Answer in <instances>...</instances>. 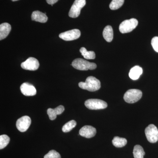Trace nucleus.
<instances>
[{"mask_svg": "<svg viewBox=\"0 0 158 158\" xmlns=\"http://www.w3.org/2000/svg\"><path fill=\"white\" fill-rule=\"evenodd\" d=\"M78 85L81 89L93 92L101 88V82L95 77L90 76L86 79L85 82H80Z\"/></svg>", "mask_w": 158, "mask_h": 158, "instance_id": "nucleus-1", "label": "nucleus"}, {"mask_svg": "<svg viewBox=\"0 0 158 158\" xmlns=\"http://www.w3.org/2000/svg\"><path fill=\"white\" fill-rule=\"evenodd\" d=\"M72 65L76 69L80 70H93L97 67L95 63L88 62L82 59H75L72 62Z\"/></svg>", "mask_w": 158, "mask_h": 158, "instance_id": "nucleus-2", "label": "nucleus"}, {"mask_svg": "<svg viewBox=\"0 0 158 158\" xmlns=\"http://www.w3.org/2000/svg\"><path fill=\"white\" fill-rule=\"evenodd\" d=\"M142 96V92L138 89H132L128 90L125 93L123 98L128 103H134L138 101Z\"/></svg>", "mask_w": 158, "mask_h": 158, "instance_id": "nucleus-3", "label": "nucleus"}, {"mask_svg": "<svg viewBox=\"0 0 158 158\" xmlns=\"http://www.w3.org/2000/svg\"><path fill=\"white\" fill-rule=\"evenodd\" d=\"M138 25V21L136 19L125 20L119 25V31L122 34L130 33Z\"/></svg>", "mask_w": 158, "mask_h": 158, "instance_id": "nucleus-4", "label": "nucleus"}, {"mask_svg": "<svg viewBox=\"0 0 158 158\" xmlns=\"http://www.w3.org/2000/svg\"><path fill=\"white\" fill-rule=\"evenodd\" d=\"M85 106L89 110H98L106 109L108 105L106 102L98 99H90L85 102Z\"/></svg>", "mask_w": 158, "mask_h": 158, "instance_id": "nucleus-5", "label": "nucleus"}, {"mask_svg": "<svg viewBox=\"0 0 158 158\" xmlns=\"http://www.w3.org/2000/svg\"><path fill=\"white\" fill-rule=\"evenodd\" d=\"M86 0H75L69 13V17L76 18L78 17L82 8L86 5Z\"/></svg>", "mask_w": 158, "mask_h": 158, "instance_id": "nucleus-6", "label": "nucleus"}, {"mask_svg": "<svg viewBox=\"0 0 158 158\" xmlns=\"http://www.w3.org/2000/svg\"><path fill=\"white\" fill-rule=\"evenodd\" d=\"M145 134L148 141L154 143L158 141V130L154 124H150L145 128Z\"/></svg>", "mask_w": 158, "mask_h": 158, "instance_id": "nucleus-7", "label": "nucleus"}, {"mask_svg": "<svg viewBox=\"0 0 158 158\" xmlns=\"http://www.w3.org/2000/svg\"><path fill=\"white\" fill-rule=\"evenodd\" d=\"M81 31L78 29H73L63 32L59 35V37L63 40L71 41L77 39L81 36Z\"/></svg>", "mask_w": 158, "mask_h": 158, "instance_id": "nucleus-8", "label": "nucleus"}, {"mask_svg": "<svg viewBox=\"0 0 158 158\" xmlns=\"http://www.w3.org/2000/svg\"><path fill=\"white\" fill-rule=\"evenodd\" d=\"M31 123V118L29 116H25L18 119L16 123L17 129L21 132H25L30 127Z\"/></svg>", "mask_w": 158, "mask_h": 158, "instance_id": "nucleus-9", "label": "nucleus"}, {"mask_svg": "<svg viewBox=\"0 0 158 158\" xmlns=\"http://www.w3.org/2000/svg\"><path fill=\"white\" fill-rule=\"evenodd\" d=\"M39 62L37 59L33 57H30L24 62L21 63L22 68L26 70L35 71L39 67Z\"/></svg>", "mask_w": 158, "mask_h": 158, "instance_id": "nucleus-10", "label": "nucleus"}, {"mask_svg": "<svg viewBox=\"0 0 158 158\" xmlns=\"http://www.w3.org/2000/svg\"><path fill=\"white\" fill-rule=\"evenodd\" d=\"M20 90L22 93L27 96H34L37 93V90L35 87L28 83H23L21 85Z\"/></svg>", "mask_w": 158, "mask_h": 158, "instance_id": "nucleus-11", "label": "nucleus"}, {"mask_svg": "<svg viewBox=\"0 0 158 158\" xmlns=\"http://www.w3.org/2000/svg\"><path fill=\"white\" fill-rule=\"evenodd\" d=\"M96 134V129L91 126H85L79 131L80 135L87 138H90L94 137Z\"/></svg>", "mask_w": 158, "mask_h": 158, "instance_id": "nucleus-12", "label": "nucleus"}, {"mask_svg": "<svg viewBox=\"0 0 158 158\" xmlns=\"http://www.w3.org/2000/svg\"><path fill=\"white\" fill-rule=\"evenodd\" d=\"M65 110L64 107L62 106H59L55 109L49 108L47 110V114L49 118L51 120H53L56 118L57 115L62 114Z\"/></svg>", "mask_w": 158, "mask_h": 158, "instance_id": "nucleus-13", "label": "nucleus"}, {"mask_svg": "<svg viewBox=\"0 0 158 158\" xmlns=\"http://www.w3.org/2000/svg\"><path fill=\"white\" fill-rule=\"evenodd\" d=\"M31 19L33 21L38 22L45 23L47 21L48 18L45 13L39 11H35L32 13Z\"/></svg>", "mask_w": 158, "mask_h": 158, "instance_id": "nucleus-14", "label": "nucleus"}, {"mask_svg": "<svg viewBox=\"0 0 158 158\" xmlns=\"http://www.w3.org/2000/svg\"><path fill=\"white\" fill-rule=\"evenodd\" d=\"M142 73V68L138 65H136L131 69L129 73V76L132 80H137L139 78Z\"/></svg>", "mask_w": 158, "mask_h": 158, "instance_id": "nucleus-15", "label": "nucleus"}, {"mask_svg": "<svg viewBox=\"0 0 158 158\" xmlns=\"http://www.w3.org/2000/svg\"><path fill=\"white\" fill-rule=\"evenodd\" d=\"M11 31V26L8 23H3L0 25V40L5 39Z\"/></svg>", "mask_w": 158, "mask_h": 158, "instance_id": "nucleus-16", "label": "nucleus"}, {"mask_svg": "<svg viewBox=\"0 0 158 158\" xmlns=\"http://www.w3.org/2000/svg\"><path fill=\"white\" fill-rule=\"evenodd\" d=\"M103 36L107 42H110L112 41L113 38V31L111 26H107L105 28L103 31Z\"/></svg>", "mask_w": 158, "mask_h": 158, "instance_id": "nucleus-17", "label": "nucleus"}, {"mask_svg": "<svg viewBox=\"0 0 158 158\" xmlns=\"http://www.w3.org/2000/svg\"><path fill=\"white\" fill-rule=\"evenodd\" d=\"M112 143L114 146L117 148L124 147L127 143V140L124 138L115 137L112 141Z\"/></svg>", "mask_w": 158, "mask_h": 158, "instance_id": "nucleus-18", "label": "nucleus"}, {"mask_svg": "<svg viewBox=\"0 0 158 158\" xmlns=\"http://www.w3.org/2000/svg\"><path fill=\"white\" fill-rule=\"evenodd\" d=\"M133 155L135 158H143L145 152L141 145H136L133 150Z\"/></svg>", "mask_w": 158, "mask_h": 158, "instance_id": "nucleus-19", "label": "nucleus"}, {"mask_svg": "<svg viewBox=\"0 0 158 158\" xmlns=\"http://www.w3.org/2000/svg\"><path fill=\"white\" fill-rule=\"evenodd\" d=\"M80 52L85 59H94L95 58V54L93 51H88L84 47L80 49Z\"/></svg>", "mask_w": 158, "mask_h": 158, "instance_id": "nucleus-20", "label": "nucleus"}, {"mask_svg": "<svg viewBox=\"0 0 158 158\" xmlns=\"http://www.w3.org/2000/svg\"><path fill=\"white\" fill-rule=\"evenodd\" d=\"M77 125V122L74 120H70L65 123L62 128V131L63 132L67 133L71 131Z\"/></svg>", "mask_w": 158, "mask_h": 158, "instance_id": "nucleus-21", "label": "nucleus"}, {"mask_svg": "<svg viewBox=\"0 0 158 158\" xmlns=\"http://www.w3.org/2000/svg\"><path fill=\"white\" fill-rule=\"evenodd\" d=\"M124 0H113L110 5V9L112 10H117L123 5Z\"/></svg>", "mask_w": 158, "mask_h": 158, "instance_id": "nucleus-22", "label": "nucleus"}, {"mask_svg": "<svg viewBox=\"0 0 158 158\" xmlns=\"http://www.w3.org/2000/svg\"><path fill=\"white\" fill-rule=\"evenodd\" d=\"M10 141V138L6 135L0 136V149H2L7 146Z\"/></svg>", "mask_w": 158, "mask_h": 158, "instance_id": "nucleus-23", "label": "nucleus"}, {"mask_svg": "<svg viewBox=\"0 0 158 158\" xmlns=\"http://www.w3.org/2000/svg\"><path fill=\"white\" fill-rule=\"evenodd\" d=\"M44 158H61V157L59 152L56 150H52L44 156Z\"/></svg>", "mask_w": 158, "mask_h": 158, "instance_id": "nucleus-24", "label": "nucleus"}, {"mask_svg": "<svg viewBox=\"0 0 158 158\" xmlns=\"http://www.w3.org/2000/svg\"><path fill=\"white\" fill-rule=\"evenodd\" d=\"M151 44L154 50L158 52V37H155L152 38L151 41Z\"/></svg>", "mask_w": 158, "mask_h": 158, "instance_id": "nucleus-25", "label": "nucleus"}, {"mask_svg": "<svg viewBox=\"0 0 158 158\" xmlns=\"http://www.w3.org/2000/svg\"><path fill=\"white\" fill-rule=\"evenodd\" d=\"M59 0H46L47 2L48 3L49 5L52 6L53 5L55 4V3L57 2Z\"/></svg>", "mask_w": 158, "mask_h": 158, "instance_id": "nucleus-26", "label": "nucleus"}, {"mask_svg": "<svg viewBox=\"0 0 158 158\" xmlns=\"http://www.w3.org/2000/svg\"><path fill=\"white\" fill-rule=\"evenodd\" d=\"M12 2H15V1H19V0H11Z\"/></svg>", "mask_w": 158, "mask_h": 158, "instance_id": "nucleus-27", "label": "nucleus"}]
</instances>
